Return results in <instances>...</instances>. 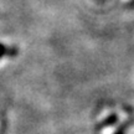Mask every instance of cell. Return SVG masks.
Segmentation results:
<instances>
[{
    "label": "cell",
    "instance_id": "obj_1",
    "mask_svg": "<svg viewBox=\"0 0 134 134\" xmlns=\"http://www.w3.org/2000/svg\"><path fill=\"white\" fill-rule=\"evenodd\" d=\"M16 53H18L16 47H9V48H6V52H5V55H8V56H15Z\"/></svg>",
    "mask_w": 134,
    "mask_h": 134
},
{
    "label": "cell",
    "instance_id": "obj_2",
    "mask_svg": "<svg viewBox=\"0 0 134 134\" xmlns=\"http://www.w3.org/2000/svg\"><path fill=\"white\" fill-rule=\"evenodd\" d=\"M5 52H6V47H5L3 43H0V58L3 57L5 55Z\"/></svg>",
    "mask_w": 134,
    "mask_h": 134
}]
</instances>
